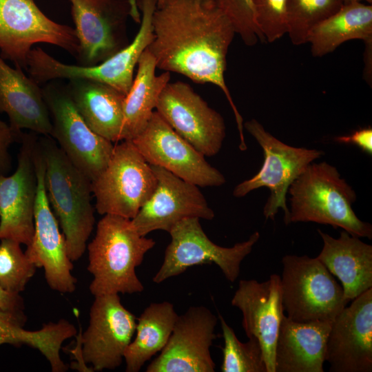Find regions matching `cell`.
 Wrapping results in <instances>:
<instances>
[{"mask_svg": "<svg viewBox=\"0 0 372 372\" xmlns=\"http://www.w3.org/2000/svg\"><path fill=\"white\" fill-rule=\"evenodd\" d=\"M280 284L283 310L299 322H333L349 302L342 286L317 258L286 255Z\"/></svg>", "mask_w": 372, "mask_h": 372, "instance_id": "6", "label": "cell"}, {"mask_svg": "<svg viewBox=\"0 0 372 372\" xmlns=\"http://www.w3.org/2000/svg\"><path fill=\"white\" fill-rule=\"evenodd\" d=\"M171 242L167 247L163 262L153 278L159 284L178 276L189 268L203 265H216L225 277L234 282L239 276L244 258L260 238L255 231L243 242L224 247L212 242L203 231L200 218L190 217L177 223L170 230Z\"/></svg>", "mask_w": 372, "mask_h": 372, "instance_id": "9", "label": "cell"}, {"mask_svg": "<svg viewBox=\"0 0 372 372\" xmlns=\"http://www.w3.org/2000/svg\"><path fill=\"white\" fill-rule=\"evenodd\" d=\"M217 317L206 307H190L178 316L169 340L147 372H214L210 348Z\"/></svg>", "mask_w": 372, "mask_h": 372, "instance_id": "19", "label": "cell"}, {"mask_svg": "<svg viewBox=\"0 0 372 372\" xmlns=\"http://www.w3.org/2000/svg\"><path fill=\"white\" fill-rule=\"evenodd\" d=\"M37 43L59 47L76 59L80 51L75 29L48 18L34 0H0V56L25 68Z\"/></svg>", "mask_w": 372, "mask_h": 372, "instance_id": "10", "label": "cell"}, {"mask_svg": "<svg viewBox=\"0 0 372 372\" xmlns=\"http://www.w3.org/2000/svg\"><path fill=\"white\" fill-rule=\"evenodd\" d=\"M136 318L121 303L118 294L96 296L90 311V322L81 335V355L93 371L115 369L136 331Z\"/></svg>", "mask_w": 372, "mask_h": 372, "instance_id": "16", "label": "cell"}, {"mask_svg": "<svg viewBox=\"0 0 372 372\" xmlns=\"http://www.w3.org/2000/svg\"><path fill=\"white\" fill-rule=\"evenodd\" d=\"M167 0H156V8L163 6Z\"/></svg>", "mask_w": 372, "mask_h": 372, "instance_id": "40", "label": "cell"}, {"mask_svg": "<svg viewBox=\"0 0 372 372\" xmlns=\"http://www.w3.org/2000/svg\"><path fill=\"white\" fill-rule=\"evenodd\" d=\"M322 249L316 257L342 283L350 302L372 288V246L342 229L338 238L320 229Z\"/></svg>", "mask_w": 372, "mask_h": 372, "instance_id": "24", "label": "cell"}, {"mask_svg": "<svg viewBox=\"0 0 372 372\" xmlns=\"http://www.w3.org/2000/svg\"><path fill=\"white\" fill-rule=\"evenodd\" d=\"M0 309L17 319L23 326L27 317L25 313V304L19 293H11L4 289L0 285Z\"/></svg>", "mask_w": 372, "mask_h": 372, "instance_id": "36", "label": "cell"}, {"mask_svg": "<svg viewBox=\"0 0 372 372\" xmlns=\"http://www.w3.org/2000/svg\"><path fill=\"white\" fill-rule=\"evenodd\" d=\"M156 242L140 235L131 219L105 214L98 222L94 238L87 246V270L93 280L90 291L94 296L134 293L144 290L136 268Z\"/></svg>", "mask_w": 372, "mask_h": 372, "instance_id": "3", "label": "cell"}, {"mask_svg": "<svg viewBox=\"0 0 372 372\" xmlns=\"http://www.w3.org/2000/svg\"><path fill=\"white\" fill-rule=\"evenodd\" d=\"M142 17L133 41L104 61L91 66L62 63L40 48H32L25 70L37 83L61 79H87L107 84L126 95L134 80V71L143 52L154 39L152 17L156 0H138Z\"/></svg>", "mask_w": 372, "mask_h": 372, "instance_id": "5", "label": "cell"}, {"mask_svg": "<svg viewBox=\"0 0 372 372\" xmlns=\"http://www.w3.org/2000/svg\"><path fill=\"white\" fill-rule=\"evenodd\" d=\"M224 339L223 372H267L262 350L257 339L240 342L234 329L218 315Z\"/></svg>", "mask_w": 372, "mask_h": 372, "instance_id": "31", "label": "cell"}, {"mask_svg": "<svg viewBox=\"0 0 372 372\" xmlns=\"http://www.w3.org/2000/svg\"><path fill=\"white\" fill-rule=\"evenodd\" d=\"M137 72L123 105L121 141H131L145 127L158 98L170 80V73L156 74V63L147 48L137 63Z\"/></svg>", "mask_w": 372, "mask_h": 372, "instance_id": "26", "label": "cell"}, {"mask_svg": "<svg viewBox=\"0 0 372 372\" xmlns=\"http://www.w3.org/2000/svg\"><path fill=\"white\" fill-rule=\"evenodd\" d=\"M156 178V187L136 215L131 219L134 229L146 236L156 230L168 233L179 221L196 217L212 220L215 214L198 186L165 169L151 165Z\"/></svg>", "mask_w": 372, "mask_h": 372, "instance_id": "17", "label": "cell"}, {"mask_svg": "<svg viewBox=\"0 0 372 372\" xmlns=\"http://www.w3.org/2000/svg\"><path fill=\"white\" fill-rule=\"evenodd\" d=\"M325 360L331 372L372 371V288L353 299L332 322Z\"/></svg>", "mask_w": 372, "mask_h": 372, "instance_id": "20", "label": "cell"}, {"mask_svg": "<svg viewBox=\"0 0 372 372\" xmlns=\"http://www.w3.org/2000/svg\"><path fill=\"white\" fill-rule=\"evenodd\" d=\"M178 315L169 302L151 303L137 319L136 336L124 353L127 372H138L167 344Z\"/></svg>", "mask_w": 372, "mask_h": 372, "instance_id": "28", "label": "cell"}, {"mask_svg": "<svg viewBox=\"0 0 372 372\" xmlns=\"http://www.w3.org/2000/svg\"><path fill=\"white\" fill-rule=\"evenodd\" d=\"M45 165V186L63 231L71 261L81 258L94 229L92 180L77 168L49 135L38 136Z\"/></svg>", "mask_w": 372, "mask_h": 372, "instance_id": "2", "label": "cell"}, {"mask_svg": "<svg viewBox=\"0 0 372 372\" xmlns=\"http://www.w3.org/2000/svg\"><path fill=\"white\" fill-rule=\"evenodd\" d=\"M335 141L340 143L355 145L367 154H372V129L371 127L360 129L349 135L337 136Z\"/></svg>", "mask_w": 372, "mask_h": 372, "instance_id": "37", "label": "cell"}, {"mask_svg": "<svg viewBox=\"0 0 372 372\" xmlns=\"http://www.w3.org/2000/svg\"><path fill=\"white\" fill-rule=\"evenodd\" d=\"M231 304L242 313V326L247 338L259 342L267 372H276V345L285 315L280 276L272 274L263 282L240 280Z\"/></svg>", "mask_w": 372, "mask_h": 372, "instance_id": "21", "label": "cell"}, {"mask_svg": "<svg viewBox=\"0 0 372 372\" xmlns=\"http://www.w3.org/2000/svg\"><path fill=\"white\" fill-rule=\"evenodd\" d=\"M54 139L70 161L94 180L105 168L113 143L94 132L77 112L66 85L55 80L41 87Z\"/></svg>", "mask_w": 372, "mask_h": 372, "instance_id": "11", "label": "cell"}, {"mask_svg": "<svg viewBox=\"0 0 372 372\" xmlns=\"http://www.w3.org/2000/svg\"><path fill=\"white\" fill-rule=\"evenodd\" d=\"M119 142L104 170L92 181V194L99 214L132 219L152 194L156 178L132 141Z\"/></svg>", "mask_w": 372, "mask_h": 372, "instance_id": "8", "label": "cell"}, {"mask_svg": "<svg viewBox=\"0 0 372 372\" xmlns=\"http://www.w3.org/2000/svg\"><path fill=\"white\" fill-rule=\"evenodd\" d=\"M75 31L80 45V65L99 64L129 43L127 21L141 22L132 0H70Z\"/></svg>", "mask_w": 372, "mask_h": 372, "instance_id": "12", "label": "cell"}, {"mask_svg": "<svg viewBox=\"0 0 372 372\" xmlns=\"http://www.w3.org/2000/svg\"><path fill=\"white\" fill-rule=\"evenodd\" d=\"M331 324L299 322L284 315L276 345V372H323Z\"/></svg>", "mask_w": 372, "mask_h": 372, "instance_id": "23", "label": "cell"}, {"mask_svg": "<svg viewBox=\"0 0 372 372\" xmlns=\"http://www.w3.org/2000/svg\"><path fill=\"white\" fill-rule=\"evenodd\" d=\"M343 4V0H287V34L291 43H306L311 30Z\"/></svg>", "mask_w": 372, "mask_h": 372, "instance_id": "30", "label": "cell"}, {"mask_svg": "<svg viewBox=\"0 0 372 372\" xmlns=\"http://www.w3.org/2000/svg\"><path fill=\"white\" fill-rule=\"evenodd\" d=\"M154 39L147 49L158 68L184 75L195 83H211L225 95L247 149L243 118L225 80L227 54L234 28L214 0H167L152 17Z\"/></svg>", "mask_w": 372, "mask_h": 372, "instance_id": "1", "label": "cell"}, {"mask_svg": "<svg viewBox=\"0 0 372 372\" xmlns=\"http://www.w3.org/2000/svg\"><path fill=\"white\" fill-rule=\"evenodd\" d=\"M20 243L1 239L0 285L8 291L20 293L34 276L37 267L21 248Z\"/></svg>", "mask_w": 372, "mask_h": 372, "instance_id": "32", "label": "cell"}, {"mask_svg": "<svg viewBox=\"0 0 372 372\" xmlns=\"http://www.w3.org/2000/svg\"><path fill=\"white\" fill-rule=\"evenodd\" d=\"M156 111L205 156L220 152L226 136L224 119L189 84L169 82L158 98Z\"/></svg>", "mask_w": 372, "mask_h": 372, "instance_id": "14", "label": "cell"}, {"mask_svg": "<svg viewBox=\"0 0 372 372\" xmlns=\"http://www.w3.org/2000/svg\"><path fill=\"white\" fill-rule=\"evenodd\" d=\"M37 134L23 133L15 172L10 176L0 174V240L10 239L26 246L34 232Z\"/></svg>", "mask_w": 372, "mask_h": 372, "instance_id": "18", "label": "cell"}, {"mask_svg": "<svg viewBox=\"0 0 372 372\" xmlns=\"http://www.w3.org/2000/svg\"><path fill=\"white\" fill-rule=\"evenodd\" d=\"M37 192L34 206V232L25 251L37 267H43L49 287L60 293H72L76 278L72 276V261L68 256L65 239L50 205L45 186V165L38 140L34 150Z\"/></svg>", "mask_w": 372, "mask_h": 372, "instance_id": "15", "label": "cell"}, {"mask_svg": "<svg viewBox=\"0 0 372 372\" xmlns=\"http://www.w3.org/2000/svg\"><path fill=\"white\" fill-rule=\"evenodd\" d=\"M131 141L150 165L161 167L198 187H219L226 182L224 175L156 111L143 131Z\"/></svg>", "mask_w": 372, "mask_h": 372, "instance_id": "13", "label": "cell"}, {"mask_svg": "<svg viewBox=\"0 0 372 372\" xmlns=\"http://www.w3.org/2000/svg\"><path fill=\"white\" fill-rule=\"evenodd\" d=\"M372 41V6L354 1L344 3L333 14L317 24L309 32L307 43L311 54L321 57L333 52L346 41Z\"/></svg>", "mask_w": 372, "mask_h": 372, "instance_id": "27", "label": "cell"}, {"mask_svg": "<svg viewBox=\"0 0 372 372\" xmlns=\"http://www.w3.org/2000/svg\"><path fill=\"white\" fill-rule=\"evenodd\" d=\"M14 317L0 309V345L10 344L19 347L26 344L39 350L49 361L52 371L64 372L67 365L62 361V343L74 336L76 329L65 319L43 324L38 331H28Z\"/></svg>", "mask_w": 372, "mask_h": 372, "instance_id": "29", "label": "cell"}, {"mask_svg": "<svg viewBox=\"0 0 372 372\" xmlns=\"http://www.w3.org/2000/svg\"><path fill=\"white\" fill-rule=\"evenodd\" d=\"M23 133H16L10 125L0 119V174L6 175L11 170L12 157L9 148L12 143L21 141Z\"/></svg>", "mask_w": 372, "mask_h": 372, "instance_id": "35", "label": "cell"}, {"mask_svg": "<svg viewBox=\"0 0 372 372\" xmlns=\"http://www.w3.org/2000/svg\"><path fill=\"white\" fill-rule=\"evenodd\" d=\"M254 6L262 42L273 43L287 34V0H254Z\"/></svg>", "mask_w": 372, "mask_h": 372, "instance_id": "33", "label": "cell"}, {"mask_svg": "<svg viewBox=\"0 0 372 372\" xmlns=\"http://www.w3.org/2000/svg\"><path fill=\"white\" fill-rule=\"evenodd\" d=\"M243 127L262 147L264 161L255 176L235 187L233 195L242 198L254 189L267 187L270 195L263 208L264 216L273 220L281 208L285 224L288 225L289 209L286 200L288 189L307 166L321 157L324 152L285 144L266 131L254 118L243 123Z\"/></svg>", "mask_w": 372, "mask_h": 372, "instance_id": "7", "label": "cell"}, {"mask_svg": "<svg viewBox=\"0 0 372 372\" xmlns=\"http://www.w3.org/2000/svg\"><path fill=\"white\" fill-rule=\"evenodd\" d=\"M344 3L354 2V1H358V2H364L366 3L371 4L372 0H343Z\"/></svg>", "mask_w": 372, "mask_h": 372, "instance_id": "39", "label": "cell"}, {"mask_svg": "<svg viewBox=\"0 0 372 372\" xmlns=\"http://www.w3.org/2000/svg\"><path fill=\"white\" fill-rule=\"evenodd\" d=\"M289 224L313 222L342 228L352 236L372 238V225L361 220L352 205L356 194L337 168L311 163L291 184Z\"/></svg>", "mask_w": 372, "mask_h": 372, "instance_id": "4", "label": "cell"}, {"mask_svg": "<svg viewBox=\"0 0 372 372\" xmlns=\"http://www.w3.org/2000/svg\"><path fill=\"white\" fill-rule=\"evenodd\" d=\"M365 48L364 51V80L371 85V69H372V41L364 43Z\"/></svg>", "mask_w": 372, "mask_h": 372, "instance_id": "38", "label": "cell"}, {"mask_svg": "<svg viewBox=\"0 0 372 372\" xmlns=\"http://www.w3.org/2000/svg\"><path fill=\"white\" fill-rule=\"evenodd\" d=\"M81 118L94 132L111 141H121L125 95L114 87L87 79H69L66 85Z\"/></svg>", "mask_w": 372, "mask_h": 372, "instance_id": "25", "label": "cell"}, {"mask_svg": "<svg viewBox=\"0 0 372 372\" xmlns=\"http://www.w3.org/2000/svg\"><path fill=\"white\" fill-rule=\"evenodd\" d=\"M232 23L245 45H254L261 41L254 16V0H214Z\"/></svg>", "mask_w": 372, "mask_h": 372, "instance_id": "34", "label": "cell"}, {"mask_svg": "<svg viewBox=\"0 0 372 372\" xmlns=\"http://www.w3.org/2000/svg\"><path fill=\"white\" fill-rule=\"evenodd\" d=\"M0 113H6L17 134L26 129L49 135L52 124L41 87L21 68H13L0 56Z\"/></svg>", "mask_w": 372, "mask_h": 372, "instance_id": "22", "label": "cell"}]
</instances>
